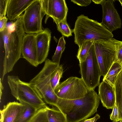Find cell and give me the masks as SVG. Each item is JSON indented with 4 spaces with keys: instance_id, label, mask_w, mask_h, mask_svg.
Listing matches in <instances>:
<instances>
[{
    "instance_id": "1",
    "label": "cell",
    "mask_w": 122,
    "mask_h": 122,
    "mask_svg": "<svg viewBox=\"0 0 122 122\" xmlns=\"http://www.w3.org/2000/svg\"><path fill=\"white\" fill-rule=\"evenodd\" d=\"M0 33L5 51L2 81L5 75L12 71L14 65L21 57L22 41L25 35L23 26L22 15Z\"/></svg>"
},
{
    "instance_id": "2",
    "label": "cell",
    "mask_w": 122,
    "mask_h": 122,
    "mask_svg": "<svg viewBox=\"0 0 122 122\" xmlns=\"http://www.w3.org/2000/svg\"><path fill=\"white\" fill-rule=\"evenodd\" d=\"M100 98L94 90H88L84 97L74 99L59 98L56 107L66 115L68 122H79L97 112Z\"/></svg>"
},
{
    "instance_id": "3",
    "label": "cell",
    "mask_w": 122,
    "mask_h": 122,
    "mask_svg": "<svg viewBox=\"0 0 122 122\" xmlns=\"http://www.w3.org/2000/svg\"><path fill=\"white\" fill-rule=\"evenodd\" d=\"M73 30L74 42L79 47L87 41H109L113 36L101 23L83 15L77 17Z\"/></svg>"
},
{
    "instance_id": "4",
    "label": "cell",
    "mask_w": 122,
    "mask_h": 122,
    "mask_svg": "<svg viewBox=\"0 0 122 122\" xmlns=\"http://www.w3.org/2000/svg\"><path fill=\"white\" fill-rule=\"evenodd\" d=\"M45 62L41 70L29 82L46 103L56 107L59 97L51 87L50 78L52 71L59 65L48 59Z\"/></svg>"
},
{
    "instance_id": "5",
    "label": "cell",
    "mask_w": 122,
    "mask_h": 122,
    "mask_svg": "<svg viewBox=\"0 0 122 122\" xmlns=\"http://www.w3.org/2000/svg\"><path fill=\"white\" fill-rule=\"evenodd\" d=\"M7 82L11 94L20 103L37 110L46 106L29 82L23 81L15 75L8 76Z\"/></svg>"
},
{
    "instance_id": "6",
    "label": "cell",
    "mask_w": 122,
    "mask_h": 122,
    "mask_svg": "<svg viewBox=\"0 0 122 122\" xmlns=\"http://www.w3.org/2000/svg\"><path fill=\"white\" fill-rule=\"evenodd\" d=\"M79 66L81 78L88 90H94L100 84L101 73L93 44L85 60L79 63Z\"/></svg>"
},
{
    "instance_id": "7",
    "label": "cell",
    "mask_w": 122,
    "mask_h": 122,
    "mask_svg": "<svg viewBox=\"0 0 122 122\" xmlns=\"http://www.w3.org/2000/svg\"><path fill=\"white\" fill-rule=\"evenodd\" d=\"M25 11L22 15V22L25 33L36 34L42 31V20L46 14L40 0H36Z\"/></svg>"
},
{
    "instance_id": "8",
    "label": "cell",
    "mask_w": 122,
    "mask_h": 122,
    "mask_svg": "<svg viewBox=\"0 0 122 122\" xmlns=\"http://www.w3.org/2000/svg\"><path fill=\"white\" fill-rule=\"evenodd\" d=\"M54 91L59 98L74 99L84 97L88 90L81 78L72 76L60 83Z\"/></svg>"
},
{
    "instance_id": "9",
    "label": "cell",
    "mask_w": 122,
    "mask_h": 122,
    "mask_svg": "<svg viewBox=\"0 0 122 122\" xmlns=\"http://www.w3.org/2000/svg\"><path fill=\"white\" fill-rule=\"evenodd\" d=\"M93 44L101 76L104 77L114 61L116 56L115 47L110 41H94Z\"/></svg>"
},
{
    "instance_id": "10",
    "label": "cell",
    "mask_w": 122,
    "mask_h": 122,
    "mask_svg": "<svg viewBox=\"0 0 122 122\" xmlns=\"http://www.w3.org/2000/svg\"><path fill=\"white\" fill-rule=\"evenodd\" d=\"M42 8L46 16V23L48 19L52 18L55 23L66 18L68 10L65 0H40Z\"/></svg>"
},
{
    "instance_id": "11",
    "label": "cell",
    "mask_w": 122,
    "mask_h": 122,
    "mask_svg": "<svg viewBox=\"0 0 122 122\" xmlns=\"http://www.w3.org/2000/svg\"><path fill=\"white\" fill-rule=\"evenodd\" d=\"M113 0H105L101 5L102 9V18L101 23L110 31L122 27L120 17L113 3Z\"/></svg>"
},
{
    "instance_id": "12",
    "label": "cell",
    "mask_w": 122,
    "mask_h": 122,
    "mask_svg": "<svg viewBox=\"0 0 122 122\" xmlns=\"http://www.w3.org/2000/svg\"><path fill=\"white\" fill-rule=\"evenodd\" d=\"M36 34H25L22 41L21 54L23 57L33 66L39 65L37 60Z\"/></svg>"
},
{
    "instance_id": "13",
    "label": "cell",
    "mask_w": 122,
    "mask_h": 122,
    "mask_svg": "<svg viewBox=\"0 0 122 122\" xmlns=\"http://www.w3.org/2000/svg\"><path fill=\"white\" fill-rule=\"evenodd\" d=\"M51 32L48 28L35 34L39 64L45 61L47 57L50 48Z\"/></svg>"
},
{
    "instance_id": "14",
    "label": "cell",
    "mask_w": 122,
    "mask_h": 122,
    "mask_svg": "<svg viewBox=\"0 0 122 122\" xmlns=\"http://www.w3.org/2000/svg\"><path fill=\"white\" fill-rule=\"evenodd\" d=\"M98 94L103 106L107 109H112L115 102L114 86L105 81L98 86Z\"/></svg>"
},
{
    "instance_id": "15",
    "label": "cell",
    "mask_w": 122,
    "mask_h": 122,
    "mask_svg": "<svg viewBox=\"0 0 122 122\" xmlns=\"http://www.w3.org/2000/svg\"><path fill=\"white\" fill-rule=\"evenodd\" d=\"M25 107V105L20 102H9L0 110V122H15Z\"/></svg>"
},
{
    "instance_id": "16",
    "label": "cell",
    "mask_w": 122,
    "mask_h": 122,
    "mask_svg": "<svg viewBox=\"0 0 122 122\" xmlns=\"http://www.w3.org/2000/svg\"><path fill=\"white\" fill-rule=\"evenodd\" d=\"M36 0H9L6 12L10 20H16L22 13Z\"/></svg>"
},
{
    "instance_id": "17",
    "label": "cell",
    "mask_w": 122,
    "mask_h": 122,
    "mask_svg": "<svg viewBox=\"0 0 122 122\" xmlns=\"http://www.w3.org/2000/svg\"><path fill=\"white\" fill-rule=\"evenodd\" d=\"M114 87L115 103L118 109L119 117L122 112V70L115 80Z\"/></svg>"
},
{
    "instance_id": "18",
    "label": "cell",
    "mask_w": 122,
    "mask_h": 122,
    "mask_svg": "<svg viewBox=\"0 0 122 122\" xmlns=\"http://www.w3.org/2000/svg\"><path fill=\"white\" fill-rule=\"evenodd\" d=\"M122 70V64L117 62H114L103 77L102 81H105L114 86L115 80Z\"/></svg>"
},
{
    "instance_id": "19",
    "label": "cell",
    "mask_w": 122,
    "mask_h": 122,
    "mask_svg": "<svg viewBox=\"0 0 122 122\" xmlns=\"http://www.w3.org/2000/svg\"><path fill=\"white\" fill-rule=\"evenodd\" d=\"M47 117L49 122H68L66 115L59 109L49 107Z\"/></svg>"
},
{
    "instance_id": "20",
    "label": "cell",
    "mask_w": 122,
    "mask_h": 122,
    "mask_svg": "<svg viewBox=\"0 0 122 122\" xmlns=\"http://www.w3.org/2000/svg\"><path fill=\"white\" fill-rule=\"evenodd\" d=\"M24 111L18 117L15 122H30L37 110L27 105Z\"/></svg>"
},
{
    "instance_id": "21",
    "label": "cell",
    "mask_w": 122,
    "mask_h": 122,
    "mask_svg": "<svg viewBox=\"0 0 122 122\" xmlns=\"http://www.w3.org/2000/svg\"><path fill=\"white\" fill-rule=\"evenodd\" d=\"M94 42L92 41H87L82 44L79 47L76 57L79 63L85 61Z\"/></svg>"
},
{
    "instance_id": "22",
    "label": "cell",
    "mask_w": 122,
    "mask_h": 122,
    "mask_svg": "<svg viewBox=\"0 0 122 122\" xmlns=\"http://www.w3.org/2000/svg\"><path fill=\"white\" fill-rule=\"evenodd\" d=\"M63 70L62 65H58L51 74L50 83L51 87L54 90L60 83V80L62 76Z\"/></svg>"
},
{
    "instance_id": "23",
    "label": "cell",
    "mask_w": 122,
    "mask_h": 122,
    "mask_svg": "<svg viewBox=\"0 0 122 122\" xmlns=\"http://www.w3.org/2000/svg\"><path fill=\"white\" fill-rule=\"evenodd\" d=\"M64 37V36H62L60 38L56 51L52 58V61L58 65H60L62 53L66 48V42Z\"/></svg>"
},
{
    "instance_id": "24",
    "label": "cell",
    "mask_w": 122,
    "mask_h": 122,
    "mask_svg": "<svg viewBox=\"0 0 122 122\" xmlns=\"http://www.w3.org/2000/svg\"><path fill=\"white\" fill-rule=\"evenodd\" d=\"M48 107L46 106L38 110L30 122H49L47 117Z\"/></svg>"
},
{
    "instance_id": "25",
    "label": "cell",
    "mask_w": 122,
    "mask_h": 122,
    "mask_svg": "<svg viewBox=\"0 0 122 122\" xmlns=\"http://www.w3.org/2000/svg\"><path fill=\"white\" fill-rule=\"evenodd\" d=\"M57 29L62 36L68 37L72 36L73 29L70 28L66 21V18L59 22H56Z\"/></svg>"
},
{
    "instance_id": "26",
    "label": "cell",
    "mask_w": 122,
    "mask_h": 122,
    "mask_svg": "<svg viewBox=\"0 0 122 122\" xmlns=\"http://www.w3.org/2000/svg\"><path fill=\"white\" fill-rule=\"evenodd\" d=\"M110 41L113 43L115 47L116 56L114 62H117L122 64V41L113 38Z\"/></svg>"
},
{
    "instance_id": "27",
    "label": "cell",
    "mask_w": 122,
    "mask_h": 122,
    "mask_svg": "<svg viewBox=\"0 0 122 122\" xmlns=\"http://www.w3.org/2000/svg\"><path fill=\"white\" fill-rule=\"evenodd\" d=\"M9 0H0V19L6 16Z\"/></svg>"
},
{
    "instance_id": "28",
    "label": "cell",
    "mask_w": 122,
    "mask_h": 122,
    "mask_svg": "<svg viewBox=\"0 0 122 122\" xmlns=\"http://www.w3.org/2000/svg\"><path fill=\"white\" fill-rule=\"evenodd\" d=\"M118 111L115 102L112 113L110 115V119L112 122H117L118 117Z\"/></svg>"
},
{
    "instance_id": "29",
    "label": "cell",
    "mask_w": 122,
    "mask_h": 122,
    "mask_svg": "<svg viewBox=\"0 0 122 122\" xmlns=\"http://www.w3.org/2000/svg\"><path fill=\"white\" fill-rule=\"evenodd\" d=\"M71 1L74 4L81 6H86L91 2V0H71Z\"/></svg>"
},
{
    "instance_id": "30",
    "label": "cell",
    "mask_w": 122,
    "mask_h": 122,
    "mask_svg": "<svg viewBox=\"0 0 122 122\" xmlns=\"http://www.w3.org/2000/svg\"><path fill=\"white\" fill-rule=\"evenodd\" d=\"M8 19L6 16L0 19V32L3 31L6 27Z\"/></svg>"
},
{
    "instance_id": "31",
    "label": "cell",
    "mask_w": 122,
    "mask_h": 122,
    "mask_svg": "<svg viewBox=\"0 0 122 122\" xmlns=\"http://www.w3.org/2000/svg\"><path fill=\"white\" fill-rule=\"evenodd\" d=\"M100 116L98 114H96L95 116L92 118L87 119L79 122H96L100 118Z\"/></svg>"
},
{
    "instance_id": "32",
    "label": "cell",
    "mask_w": 122,
    "mask_h": 122,
    "mask_svg": "<svg viewBox=\"0 0 122 122\" xmlns=\"http://www.w3.org/2000/svg\"><path fill=\"white\" fill-rule=\"evenodd\" d=\"M2 80L1 78L0 79V98L1 99V97L2 95V91L4 89V87L3 86L2 82Z\"/></svg>"
},
{
    "instance_id": "33",
    "label": "cell",
    "mask_w": 122,
    "mask_h": 122,
    "mask_svg": "<svg viewBox=\"0 0 122 122\" xmlns=\"http://www.w3.org/2000/svg\"><path fill=\"white\" fill-rule=\"evenodd\" d=\"M105 0H92V1L96 4L101 5Z\"/></svg>"
},
{
    "instance_id": "34",
    "label": "cell",
    "mask_w": 122,
    "mask_h": 122,
    "mask_svg": "<svg viewBox=\"0 0 122 122\" xmlns=\"http://www.w3.org/2000/svg\"><path fill=\"white\" fill-rule=\"evenodd\" d=\"M118 1L120 2L122 6V0H119Z\"/></svg>"
},
{
    "instance_id": "35",
    "label": "cell",
    "mask_w": 122,
    "mask_h": 122,
    "mask_svg": "<svg viewBox=\"0 0 122 122\" xmlns=\"http://www.w3.org/2000/svg\"><path fill=\"white\" fill-rule=\"evenodd\" d=\"M119 122H122V121H120Z\"/></svg>"
}]
</instances>
